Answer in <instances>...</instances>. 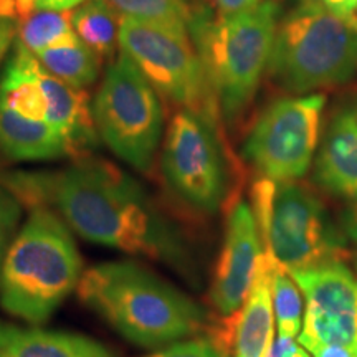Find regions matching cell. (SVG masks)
Returning <instances> with one entry per match:
<instances>
[{"instance_id": "cell-1", "label": "cell", "mask_w": 357, "mask_h": 357, "mask_svg": "<svg viewBox=\"0 0 357 357\" xmlns=\"http://www.w3.org/2000/svg\"><path fill=\"white\" fill-rule=\"evenodd\" d=\"M3 185L29 208H52L84 240L190 273L189 250L176 225L136 178L106 160L84 158L60 171L10 174Z\"/></svg>"}, {"instance_id": "cell-2", "label": "cell", "mask_w": 357, "mask_h": 357, "mask_svg": "<svg viewBox=\"0 0 357 357\" xmlns=\"http://www.w3.org/2000/svg\"><path fill=\"white\" fill-rule=\"evenodd\" d=\"M78 296L116 333L141 347L172 344L207 326L197 303L136 261L91 266L79 280Z\"/></svg>"}, {"instance_id": "cell-3", "label": "cell", "mask_w": 357, "mask_h": 357, "mask_svg": "<svg viewBox=\"0 0 357 357\" xmlns=\"http://www.w3.org/2000/svg\"><path fill=\"white\" fill-rule=\"evenodd\" d=\"M83 261L68 225L35 205L12 240L0 273V305L29 324H43L78 288Z\"/></svg>"}, {"instance_id": "cell-4", "label": "cell", "mask_w": 357, "mask_h": 357, "mask_svg": "<svg viewBox=\"0 0 357 357\" xmlns=\"http://www.w3.org/2000/svg\"><path fill=\"white\" fill-rule=\"evenodd\" d=\"M278 7L260 2L240 15L212 19L207 10H192L189 32L194 38L218 106L227 119H235L255 96L268 68L276 33Z\"/></svg>"}, {"instance_id": "cell-5", "label": "cell", "mask_w": 357, "mask_h": 357, "mask_svg": "<svg viewBox=\"0 0 357 357\" xmlns=\"http://www.w3.org/2000/svg\"><path fill=\"white\" fill-rule=\"evenodd\" d=\"M268 71L293 93L344 83L357 73V30L319 0H305L276 26Z\"/></svg>"}, {"instance_id": "cell-6", "label": "cell", "mask_w": 357, "mask_h": 357, "mask_svg": "<svg viewBox=\"0 0 357 357\" xmlns=\"http://www.w3.org/2000/svg\"><path fill=\"white\" fill-rule=\"evenodd\" d=\"M263 248L288 271L341 261L342 248L326 229L324 208L307 187L260 178L252 190Z\"/></svg>"}, {"instance_id": "cell-7", "label": "cell", "mask_w": 357, "mask_h": 357, "mask_svg": "<svg viewBox=\"0 0 357 357\" xmlns=\"http://www.w3.org/2000/svg\"><path fill=\"white\" fill-rule=\"evenodd\" d=\"M119 47L160 98L215 126L220 106L189 32L121 17Z\"/></svg>"}, {"instance_id": "cell-8", "label": "cell", "mask_w": 357, "mask_h": 357, "mask_svg": "<svg viewBox=\"0 0 357 357\" xmlns=\"http://www.w3.org/2000/svg\"><path fill=\"white\" fill-rule=\"evenodd\" d=\"M91 113L98 134L118 158L139 171L151 167L164 111L153 84L124 52L106 71Z\"/></svg>"}, {"instance_id": "cell-9", "label": "cell", "mask_w": 357, "mask_h": 357, "mask_svg": "<svg viewBox=\"0 0 357 357\" xmlns=\"http://www.w3.org/2000/svg\"><path fill=\"white\" fill-rule=\"evenodd\" d=\"M324 105L323 95L273 102L250 131L245 159L275 182H293L305 176L318 144Z\"/></svg>"}, {"instance_id": "cell-10", "label": "cell", "mask_w": 357, "mask_h": 357, "mask_svg": "<svg viewBox=\"0 0 357 357\" xmlns=\"http://www.w3.org/2000/svg\"><path fill=\"white\" fill-rule=\"evenodd\" d=\"M213 124L202 116L178 109L171 119L162 151V172L172 190L204 212L220 205L225 174Z\"/></svg>"}, {"instance_id": "cell-11", "label": "cell", "mask_w": 357, "mask_h": 357, "mask_svg": "<svg viewBox=\"0 0 357 357\" xmlns=\"http://www.w3.org/2000/svg\"><path fill=\"white\" fill-rule=\"evenodd\" d=\"M265 248L255 213L247 202H236L227 220L225 242L211 288V301L223 318L242 310L260 270Z\"/></svg>"}, {"instance_id": "cell-12", "label": "cell", "mask_w": 357, "mask_h": 357, "mask_svg": "<svg viewBox=\"0 0 357 357\" xmlns=\"http://www.w3.org/2000/svg\"><path fill=\"white\" fill-rule=\"evenodd\" d=\"M276 260L265 252L260 270L242 310L230 316V341L234 357H268L273 344L275 316L271 300V270Z\"/></svg>"}, {"instance_id": "cell-13", "label": "cell", "mask_w": 357, "mask_h": 357, "mask_svg": "<svg viewBox=\"0 0 357 357\" xmlns=\"http://www.w3.org/2000/svg\"><path fill=\"white\" fill-rule=\"evenodd\" d=\"M316 177L334 194L357 199V102L342 108L329 124Z\"/></svg>"}, {"instance_id": "cell-14", "label": "cell", "mask_w": 357, "mask_h": 357, "mask_svg": "<svg viewBox=\"0 0 357 357\" xmlns=\"http://www.w3.org/2000/svg\"><path fill=\"white\" fill-rule=\"evenodd\" d=\"M35 75L47 100L45 121L56 128V131L65 137L71 154L95 144L98 131L86 91L70 86L53 77L38 60H35Z\"/></svg>"}, {"instance_id": "cell-15", "label": "cell", "mask_w": 357, "mask_h": 357, "mask_svg": "<svg viewBox=\"0 0 357 357\" xmlns=\"http://www.w3.org/2000/svg\"><path fill=\"white\" fill-rule=\"evenodd\" d=\"M0 354L3 357H116L108 346L82 334L20 329L7 324L0 334Z\"/></svg>"}, {"instance_id": "cell-16", "label": "cell", "mask_w": 357, "mask_h": 357, "mask_svg": "<svg viewBox=\"0 0 357 357\" xmlns=\"http://www.w3.org/2000/svg\"><path fill=\"white\" fill-rule=\"evenodd\" d=\"M0 151L13 160H45L71 154L68 142L45 119L0 106Z\"/></svg>"}, {"instance_id": "cell-17", "label": "cell", "mask_w": 357, "mask_h": 357, "mask_svg": "<svg viewBox=\"0 0 357 357\" xmlns=\"http://www.w3.org/2000/svg\"><path fill=\"white\" fill-rule=\"evenodd\" d=\"M306 296L307 310L357 314V280L341 261L289 271Z\"/></svg>"}, {"instance_id": "cell-18", "label": "cell", "mask_w": 357, "mask_h": 357, "mask_svg": "<svg viewBox=\"0 0 357 357\" xmlns=\"http://www.w3.org/2000/svg\"><path fill=\"white\" fill-rule=\"evenodd\" d=\"M0 79V106L30 119H45L47 100L35 75L37 56L20 42Z\"/></svg>"}, {"instance_id": "cell-19", "label": "cell", "mask_w": 357, "mask_h": 357, "mask_svg": "<svg viewBox=\"0 0 357 357\" xmlns=\"http://www.w3.org/2000/svg\"><path fill=\"white\" fill-rule=\"evenodd\" d=\"M35 56L48 73L78 89L95 83L100 75L101 58L77 35L68 42L47 48Z\"/></svg>"}, {"instance_id": "cell-20", "label": "cell", "mask_w": 357, "mask_h": 357, "mask_svg": "<svg viewBox=\"0 0 357 357\" xmlns=\"http://www.w3.org/2000/svg\"><path fill=\"white\" fill-rule=\"evenodd\" d=\"M118 12L109 6L108 0H86L71 13V25L82 42L91 48L98 56L111 58L119 43Z\"/></svg>"}, {"instance_id": "cell-21", "label": "cell", "mask_w": 357, "mask_h": 357, "mask_svg": "<svg viewBox=\"0 0 357 357\" xmlns=\"http://www.w3.org/2000/svg\"><path fill=\"white\" fill-rule=\"evenodd\" d=\"M298 344L307 349L314 344L357 347V314L307 310Z\"/></svg>"}, {"instance_id": "cell-22", "label": "cell", "mask_w": 357, "mask_h": 357, "mask_svg": "<svg viewBox=\"0 0 357 357\" xmlns=\"http://www.w3.org/2000/svg\"><path fill=\"white\" fill-rule=\"evenodd\" d=\"M17 35V42L24 45L30 53L38 55L47 48L68 42L77 33L71 25V13L68 10H38L19 22Z\"/></svg>"}, {"instance_id": "cell-23", "label": "cell", "mask_w": 357, "mask_h": 357, "mask_svg": "<svg viewBox=\"0 0 357 357\" xmlns=\"http://www.w3.org/2000/svg\"><path fill=\"white\" fill-rule=\"evenodd\" d=\"M271 300L280 337H298L301 331L303 298L300 287L278 261L271 270Z\"/></svg>"}, {"instance_id": "cell-24", "label": "cell", "mask_w": 357, "mask_h": 357, "mask_svg": "<svg viewBox=\"0 0 357 357\" xmlns=\"http://www.w3.org/2000/svg\"><path fill=\"white\" fill-rule=\"evenodd\" d=\"M108 3L121 17L189 32L192 10L184 0H108Z\"/></svg>"}, {"instance_id": "cell-25", "label": "cell", "mask_w": 357, "mask_h": 357, "mask_svg": "<svg viewBox=\"0 0 357 357\" xmlns=\"http://www.w3.org/2000/svg\"><path fill=\"white\" fill-rule=\"evenodd\" d=\"M20 213L22 207L19 199L6 185H0V273H2V265L8 247L15 238L13 234L19 225Z\"/></svg>"}, {"instance_id": "cell-26", "label": "cell", "mask_w": 357, "mask_h": 357, "mask_svg": "<svg viewBox=\"0 0 357 357\" xmlns=\"http://www.w3.org/2000/svg\"><path fill=\"white\" fill-rule=\"evenodd\" d=\"M146 357H227V352L223 351V344H217L212 339L194 337L172 342L171 346Z\"/></svg>"}, {"instance_id": "cell-27", "label": "cell", "mask_w": 357, "mask_h": 357, "mask_svg": "<svg viewBox=\"0 0 357 357\" xmlns=\"http://www.w3.org/2000/svg\"><path fill=\"white\" fill-rule=\"evenodd\" d=\"M213 3H215L218 17L230 19V17L240 15V13L255 8L260 3V0H213Z\"/></svg>"}, {"instance_id": "cell-28", "label": "cell", "mask_w": 357, "mask_h": 357, "mask_svg": "<svg viewBox=\"0 0 357 357\" xmlns=\"http://www.w3.org/2000/svg\"><path fill=\"white\" fill-rule=\"evenodd\" d=\"M323 6L331 10L339 19L356 29V0H319Z\"/></svg>"}, {"instance_id": "cell-29", "label": "cell", "mask_w": 357, "mask_h": 357, "mask_svg": "<svg viewBox=\"0 0 357 357\" xmlns=\"http://www.w3.org/2000/svg\"><path fill=\"white\" fill-rule=\"evenodd\" d=\"M17 32H19V22L8 17H0V61L7 55Z\"/></svg>"}, {"instance_id": "cell-30", "label": "cell", "mask_w": 357, "mask_h": 357, "mask_svg": "<svg viewBox=\"0 0 357 357\" xmlns=\"http://www.w3.org/2000/svg\"><path fill=\"white\" fill-rule=\"evenodd\" d=\"M314 357H357V347L314 344L307 347Z\"/></svg>"}, {"instance_id": "cell-31", "label": "cell", "mask_w": 357, "mask_h": 357, "mask_svg": "<svg viewBox=\"0 0 357 357\" xmlns=\"http://www.w3.org/2000/svg\"><path fill=\"white\" fill-rule=\"evenodd\" d=\"M298 347H300V344H298L294 339L278 336V339L273 341V344H271L268 357H293Z\"/></svg>"}, {"instance_id": "cell-32", "label": "cell", "mask_w": 357, "mask_h": 357, "mask_svg": "<svg viewBox=\"0 0 357 357\" xmlns=\"http://www.w3.org/2000/svg\"><path fill=\"white\" fill-rule=\"evenodd\" d=\"M86 0H37L35 8L37 10H56L66 12L73 7H79Z\"/></svg>"}, {"instance_id": "cell-33", "label": "cell", "mask_w": 357, "mask_h": 357, "mask_svg": "<svg viewBox=\"0 0 357 357\" xmlns=\"http://www.w3.org/2000/svg\"><path fill=\"white\" fill-rule=\"evenodd\" d=\"M35 3H37V0H15L17 13H19V22L26 19V17L33 12Z\"/></svg>"}, {"instance_id": "cell-34", "label": "cell", "mask_w": 357, "mask_h": 357, "mask_svg": "<svg viewBox=\"0 0 357 357\" xmlns=\"http://www.w3.org/2000/svg\"><path fill=\"white\" fill-rule=\"evenodd\" d=\"M347 231L352 238L357 240V200L349 211V217H347Z\"/></svg>"}, {"instance_id": "cell-35", "label": "cell", "mask_w": 357, "mask_h": 357, "mask_svg": "<svg viewBox=\"0 0 357 357\" xmlns=\"http://www.w3.org/2000/svg\"><path fill=\"white\" fill-rule=\"evenodd\" d=\"M293 357H310V356H307V352H306L305 349H303V346H300V347H298V349H296V352H294Z\"/></svg>"}, {"instance_id": "cell-36", "label": "cell", "mask_w": 357, "mask_h": 357, "mask_svg": "<svg viewBox=\"0 0 357 357\" xmlns=\"http://www.w3.org/2000/svg\"><path fill=\"white\" fill-rule=\"evenodd\" d=\"M3 329H6V324H2V323H0V334L3 333Z\"/></svg>"}, {"instance_id": "cell-37", "label": "cell", "mask_w": 357, "mask_h": 357, "mask_svg": "<svg viewBox=\"0 0 357 357\" xmlns=\"http://www.w3.org/2000/svg\"><path fill=\"white\" fill-rule=\"evenodd\" d=\"M356 30H357V0H356Z\"/></svg>"}, {"instance_id": "cell-38", "label": "cell", "mask_w": 357, "mask_h": 357, "mask_svg": "<svg viewBox=\"0 0 357 357\" xmlns=\"http://www.w3.org/2000/svg\"><path fill=\"white\" fill-rule=\"evenodd\" d=\"M260 2H275V0H260Z\"/></svg>"}, {"instance_id": "cell-39", "label": "cell", "mask_w": 357, "mask_h": 357, "mask_svg": "<svg viewBox=\"0 0 357 357\" xmlns=\"http://www.w3.org/2000/svg\"><path fill=\"white\" fill-rule=\"evenodd\" d=\"M0 357H3V356H2V354H0Z\"/></svg>"}]
</instances>
